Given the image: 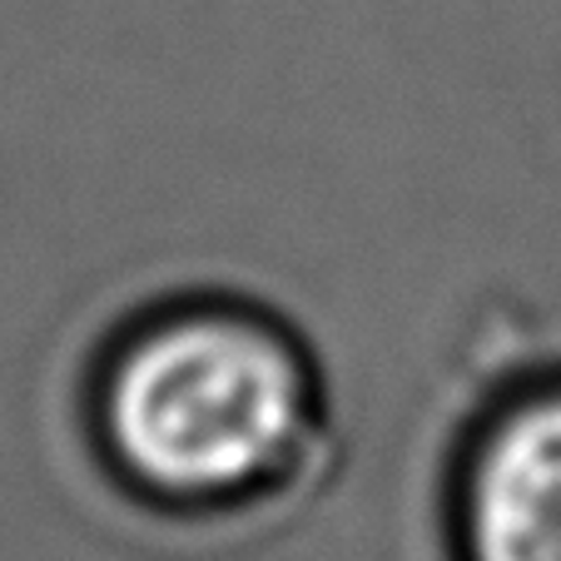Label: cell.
Segmentation results:
<instances>
[{
  "instance_id": "obj_1",
  "label": "cell",
  "mask_w": 561,
  "mask_h": 561,
  "mask_svg": "<svg viewBox=\"0 0 561 561\" xmlns=\"http://www.w3.org/2000/svg\"><path fill=\"white\" fill-rule=\"evenodd\" d=\"M313 423V373L284 329L229 304L149 318L100 382L115 467L159 502H229L274 482Z\"/></svg>"
},
{
  "instance_id": "obj_2",
  "label": "cell",
  "mask_w": 561,
  "mask_h": 561,
  "mask_svg": "<svg viewBox=\"0 0 561 561\" xmlns=\"http://www.w3.org/2000/svg\"><path fill=\"white\" fill-rule=\"evenodd\" d=\"M467 561H561V382L482 427L462 477Z\"/></svg>"
}]
</instances>
